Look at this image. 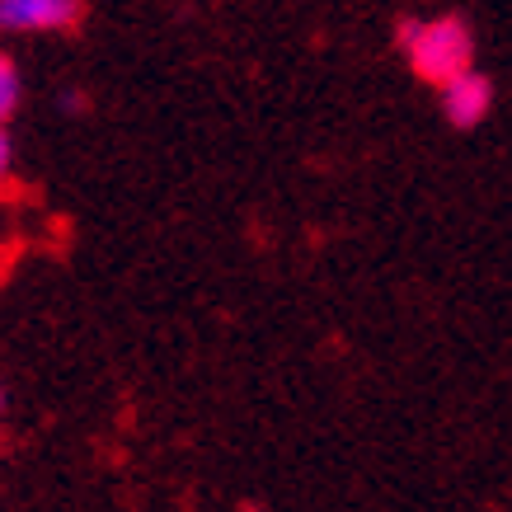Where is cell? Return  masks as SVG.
Instances as JSON below:
<instances>
[{"instance_id":"7a4b0ae2","label":"cell","mask_w":512,"mask_h":512,"mask_svg":"<svg viewBox=\"0 0 512 512\" xmlns=\"http://www.w3.org/2000/svg\"><path fill=\"white\" fill-rule=\"evenodd\" d=\"M80 19V0H0V29L57 33Z\"/></svg>"},{"instance_id":"3957f363","label":"cell","mask_w":512,"mask_h":512,"mask_svg":"<svg viewBox=\"0 0 512 512\" xmlns=\"http://www.w3.org/2000/svg\"><path fill=\"white\" fill-rule=\"evenodd\" d=\"M442 109H447V118L456 127H480L484 118H489V109H494V85H489V76H480V71L470 66V71H461L456 80H447V85H442Z\"/></svg>"},{"instance_id":"8992f818","label":"cell","mask_w":512,"mask_h":512,"mask_svg":"<svg viewBox=\"0 0 512 512\" xmlns=\"http://www.w3.org/2000/svg\"><path fill=\"white\" fill-rule=\"evenodd\" d=\"M0 414H5V390H0Z\"/></svg>"},{"instance_id":"5b68a950","label":"cell","mask_w":512,"mask_h":512,"mask_svg":"<svg viewBox=\"0 0 512 512\" xmlns=\"http://www.w3.org/2000/svg\"><path fill=\"white\" fill-rule=\"evenodd\" d=\"M10 179V137H5V127H0V184Z\"/></svg>"},{"instance_id":"277c9868","label":"cell","mask_w":512,"mask_h":512,"mask_svg":"<svg viewBox=\"0 0 512 512\" xmlns=\"http://www.w3.org/2000/svg\"><path fill=\"white\" fill-rule=\"evenodd\" d=\"M15 104H19V71H15V62L0 52V127L15 113Z\"/></svg>"},{"instance_id":"6da1fadb","label":"cell","mask_w":512,"mask_h":512,"mask_svg":"<svg viewBox=\"0 0 512 512\" xmlns=\"http://www.w3.org/2000/svg\"><path fill=\"white\" fill-rule=\"evenodd\" d=\"M400 43L404 52H409V62H414V71H419L423 80H433V85H447V80H456L461 71H470V62H475V38H470V29L461 24V19H409L400 29Z\"/></svg>"}]
</instances>
